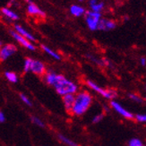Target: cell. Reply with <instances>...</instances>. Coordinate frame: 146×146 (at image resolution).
Returning a JSON list of instances; mask_svg holds the SVG:
<instances>
[{"label": "cell", "instance_id": "6da1fadb", "mask_svg": "<svg viewBox=\"0 0 146 146\" xmlns=\"http://www.w3.org/2000/svg\"><path fill=\"white\" fill-rule=\"evenodd\" d=\"M43 76L44 82L48 85L53 87L56 92L61 97L66 94H75L79 92V85L61 74L54 71H47Z\"/></svg>", "mask_w": 146, "mask_h": 146}, {"label": "cell", "instance_id": "7a4b0ae2", "mask_svg": "<svg viewBox=\"0 0 146 146\" xmlns=\"http://www.w3.org/2000/svg\"><path fill=\"white\" fill-rule=\"evenodd\" d=\"M93 103V96L86 90L79 91L74 94V101L70 113L74 117H82L90 110Z\"/></svg>", "mask_w": 146, "mask_h": 146}, {"label": "cell", "instance_id": "3957f363", "mask_svg": "<svg viewBox=\"0 0 146 146\" xmlns=\"http://www.w3.org/2000/svg\"><path fill=\"white\" fill-rule=\"evenodd\" d=\"M23 68L24 73H33L38 76H43L47 72V66L42 61L31 58L24 59Z\"/></svg>", "mask_w": 146, "mask_h": 146}, {"label": "cell", "instance_id": "277c9868", "mask_svg": "<svg viewBox=\"0 0 146 146\" xmlns=\"http://www.w3.org/2000/svg\"><path fill=\"white\" fill-rule=\"evenodd\" d=\"M86 85L90 88L92 91H93L94 92H96L97 94L100 95V96L103 97L104 99L111 100H115L117 97V92L115 90L103 88V87L100 86L99 84H97L96 82H94L93 81L87 80Z\"/></svg>", "mask_w": 146, "mask_h": 146}, {"label": "cell", "instance_id": "5b68a950", "mask_svg": "<svg viewBox=\"0 0 146 146\" xmlns=\"http://www.w3.org/2000/svg\"><path fill=\"white\" fill-rule=\"evenodd\" d=\"M84 16V21L86 23L88 28L92 31H97L99 22L100 19L102 18V15H101L100 13H96L92 10H88L85 12Z\"/></svg>", "mask_w": 146, "mask_h": 146}, {"label": "cell", "instance_id": "8992f818", "mask_svg": "<svg viewBox=\"0 0 146 146\" xmlns=\"http://www.w3.org/2000/svg\"><path fill=\"white\" fill-rule=\"evenodd\" d=\"M110 106L114 111H115L117 114H118L120 117H122L123 118L127 119V120H133V119H134L135 114H133L130 110H128L127 109H125V108L120 102H118L117 100H111Z\"/></svg>", "mask_w": 146, "mask_h": 146}, {"label": "cell", "instance_id": "52a82bcc", "mask_svg": "<svg viewBox=\"0 0 146 146\" xmlns=\"http://www.w3.org/2000/svg\"><path fill=\"white\" fill-rule=\"evenodd\" d=\"M9 33H10L11 36L13 37V39L15 40L19 45H21L24 48L30 50V51H35V50H36L37 48H36L35 44L33 42H31V41L28 40L27 39H25V38H23L20 34H18L16 31H15L14 30H11Z\"/></svg>", "mask_w": 146, "mask_h": 146}, {"label": "cell", "instance_id": "ba28073f", "mask_svg": "<svg viewBox=\"0 0 146 146\" xmlns=\"http://www.w3.org/2000/svg\"><path fill=\"white\" fill-rule=\"evenodd\" d=\"M17 52V47L15 44H5L0 47V61L5 62Z\"/></svg>", "mask_w": 146, "mask_h": 146}, {"label": "cell", "instance_id": "9c48e42d", "mask_svg": "<svg viewBox=\"0 0 146 146\" xmlns=\"http://www.w3.org/2000/svg\"><path fill=\"white\" fill-rule=\"evenodd\" d=\"M116 27H117V23L114 20H112V19L101 18L100 20V22H99L97 31H110L116 29Z\"/></svg>", "mask_w": 146, "mask_h": 146}, {"label": "cell", "instance_id": "30bf717a", "mask_svg": "<svg viewBox=\"0 0 146 146\" xmlns=\"http://www.w3.org/2000/svg\"><path fill=\"white\" fill-rule=\"evenodd\" d=\"M27 14L29 15H31V16H36V17H41V18H44L46 16V14L45 12L42 11L40 9V7H39L35 3H33L31 1V3L27 4Z\"/></svg>", "mask_w": 146, "mask_h": 146}, {"label": "cell", "instance_id": "8fae6325", "mask_svg": "<svg viewBox=\"0 0 146 146\" xmlns=\"http://www.w3.org/2000/svg\"><path fill=\"white\" fill-rule=\"evenodd\" d=\"M14 31H16L18 34H20L21 36H23L25 39H27L28 40L31 41V42H35L36 41V38L34 37V35L33 33H31L30 31H28L24 27H23L22 25L15 23L14 25Z\"/></svg>", "mask_w": 146, "mask_h": 146}, {"label": "cell", "instance_id": "7c38bea8", "mask_svg": "<svg viewBox=\"0 0 146 146\" xmlns=\"http://www.w3.org/2000/svg\"><path fill=\"white\" fill-rule=\"evenodd\" d=\"M89 6L90 10L101 14V12L105 8V3L100 0H89Z\"/></svg>", "mask_w": 146, "mask_h": 146}, {"label": "cell", "instance_id": "4fadbf2b", "mask_svg": "<svg viewBox=\"0 0 146 146\" xmlns=\"http://www.w3.org/2000/svg\"><path fill=\"white\" fill-rule=\"evenodd\" d=\"M69 12H70V14L74 17H82V16L84 15L86 9L82 5L74 4V5H72L70 6V8H69Z\"/></svg>", "mask_w": 146, "mask_h": 146}, {"label": "cell", "instance_id": "5bb4252c", "mask_svg": "<svg viewBox=\"0 0 146 146\" xmlns=\"http://www.w3.org/2000/svg\"><path fill=\"white\" fill-rule=\"evenodd\" d=\"M74 101V94H66L62 96V102L67 112H70Z\"/></svg>", "mask_w": 146, "mask_h": 146}, {"label": "cell", "instance_id": "9a60e30c", "mask_svg": "<svg viewBox=\"0 0 146 146\" xmlns=\"http://www.w3.org/2000/svg\"><path fill=\"white\" fill-rule=\"evenodd\" d=\"M1 14L6 17L7 19H9V20L11 21H18L19 19H20V17H19L18 14L17 13H15V11H13L12 9L8 8V7H3L1 8Z\"/></svg>", "mask_w": 146, "mask_h": 146}, {"label": "cell", "instance_id": "2e32d148", "mask_svg": "<svg viewBox=\"0 0 146 146\" xmlns=\"http://www.w3.org/2000/svg\"><path fill=\"white\" fill-rule=\"evenodd\" d=\"M40 48L43 52H45L48 56H50V58H53L54 60H56V61L61 60V56L56 51H55L54 49H52L51 48L48 47L47 45H43V44L40 45Z\"/></svg>", "mask_w": 146, "mask_h": 146}, {"label": "cell", "instance_id": "e0dca14e", "mask_svg": "<svg viewBox=\"0 0 146 146\" xmlns=\"http://www.w3.org/2000/svg\"><path fill=\"white\" fill-rule=\"evenodd\" d=\"M58 138L60 143H62L63 144H65L66 146H79L78 143L74 142V140H72L71 138L67 137L66 135H62V134H59L58 135Z\"/></svg>", "mask_w": 146, "mask_h": 146}, {"label": "cell", "instance_id": "ac0fdd59", "mask_svg": "<svg viewBox=\"0 0 146 146\" xmlns=\"http://www.w3.org/2000/svg\"><path fill=\"white\" fill-rule=\"evenodd\" d=\"M4 76L9 82H11V84H17V82H19V76L15 72L5 71L4 73Z\"/></svg>", "mask_w": 146, "mask_h": 146}, {"label": "cell", "instance_id": "d6986e66", "mask_svg": "<svg viewBox=\"0 0 146 146\" xmlns=\"http://www.w3.org/2000/svg\"><path fill=\"white\" fill-rule=\"evenodd\" d=\"M128 97L132 101H134L135 103L143 104L144 102V100L143 99V97H141L140 95H138L136 93H130V94H128Z\"/></svg>", "mask_w": 146, "mask_h": 146}, {"label": "cell", "instance_id": "ffe728a7", "mask_svg": "<svg viewBox=\"0 0 146 146\" xmlns=\"http://www.w3.org/2000/svg\"><path fill=\"white\" fill-rule=\"evenodd\" d=\"M31 123H33V125H37L38 127H41V128L45 127V123H44L39 117H37V116H31Z\"/></svg>", "mask_w": 146, "mask_h": 146}, {"label": "cell", "instance_id": "44dd1931", "mask_svg": "<svg viewBox=\"0 0 146 146\" xmlns=\"http://www.w3.org/2000/svg\"><path fill=\"white\" fill-rule=\"evenodd\" d=\"M127 146H145V145L141 139H139L137 137H134L128 141Z\"/></svg>", "mask_w": 146, "mask_h": 146}, {"label": "cell", "instance_id": "7402d4cb", "mask_svg": "<svg viewBox=\"0 0 146 146\" xmlns=\"http://www.w3.org/2000/svg\"><path fill=\"white\" fill-rule=\"evenodd\" d=\"M104 118V114L103 113H98L96 115H94L92 118V123L94 125H97L99 123H100Z\"/></svg>", "mask_w": 146, "mask_h": 146}, {"label": "cell", "instance_id": "603a6c76", "mask_svg": "<svg viewBox=\"0 0 146 146\" xmlns=\"http://www.w3.org/2000/svg\"><path fill=\"white\" fill-rule=\"evenodd\" d=\"M134 119L138 123L144 124L146 122V115L145 114H142V113L135 114V115H134Z\"/></svg>", "mask_w": 146, "mask_h": 146}, {"label": "cell", "instance_id": "cb8c5ba5", "mask_svg": "<svg viewBox=\"0 0 146 146\" xmlns=\"http://www.w3.org/2000/svg\"><path fill=\"white\" fill-rule=\"evenodd\" d=\"M20 99L23 101V103H24L26 106H28V107H31V106H33V102H31L30 97H28L26 94L20 93Z\"/></svg>", "mask_w": 146, "mask_h": 146}, {"label": "cell", "instance_id": "d4e9b609", "mask_svg": "<svg viewBox=\"0 0 146 146\" xmlns=\"http://www.w3.org/2000/svg\"><path fill=\"white\" fill-rule=\"evenodd\" d=\"M6 121V117H5V114L2 111L0 110V123L3 124Z\"/></svg>", "mask_w": 146, "mask_h": 146}, {"label": "cell", "instance_id": "484cf974", "mask_svg": "<svg viewBox=\"0 0 146 146\" xmlns=\"http://www.w3.org/2000/svg\"><path fill=\"white\" fill-rule=\"evenodd\" d=\"M140 64L143 67H145L146 66V58L145 56H142V58H140Z\"/></svg>", "mask_w": 146, "mask_h": 146}, {"label": "cell", "instance_id": "4316f807", "mask_svg": "<svg viewBox=\"0 0 146 146\" xmlns=\"http://www.w3.org/2000/svg\"><path fill=\"white\" fill-rule=\"evenodd\" d=\"M78 1H79V2H84V0H78Z\"/></svg>", "mask_w": 146, "mask_h": 146}, {"label": "cell", "instance_id": "83f0119b", "mask_svg": "<svg viewBox=\"0 0 146 146\" xmlns=\"http://www.w3.org/2000/svg\"><path fill=\"white\" fill-rule=\"evenodd\" d=\"M2 46V42H1V40H0V47Z\"/></svg>", "mask_w": 146, "mask_h": 146}]
</instances>
